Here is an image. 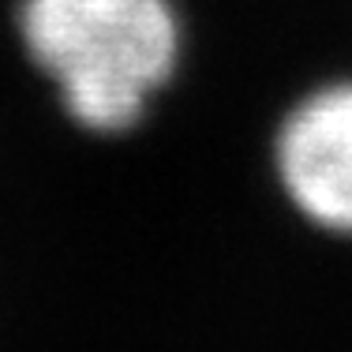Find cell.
<instances>
[{
	"mask_svg": "<svg viewBox=\"0 0 352 352\" xmlns=\"http://www.w3.org/2000/svg\"><path fill=\"white\" fill-rule=\"evenodd\" d=\"M19 30L64 109L105 135L135 128L180 56L169 0H23Z\"/></svg>",
	"mask_w": 352,
	"mask_h": 352,
	"instance_id": "obj_1",
	"label": "cell"
},
{
	"mask_svg": "<svg viewBox=\"0 0 352 352\" xmlns=\"http://www.w3.org/2000/svg\"><path fill=\"white\" fill-rule=\"evenodd\" d=\"M278 176L307 221L352 236V82L315 90L278 131Z\"/></svg>",
	"mask_w": 352,
	"mask_h": 352,
	"instance_id": "obj_2",
	"label": "cell"
}]
</instances>
